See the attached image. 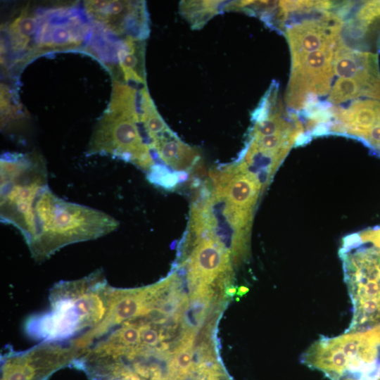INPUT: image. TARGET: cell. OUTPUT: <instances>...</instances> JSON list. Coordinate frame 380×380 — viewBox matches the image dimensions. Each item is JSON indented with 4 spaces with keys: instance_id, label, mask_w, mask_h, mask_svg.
I'll list each match as a JSON object with an SVG mask.
<instances>
[{
    "instance_id": "cell-1",
    "label": "cell",
    "mask_w": 380,
    "mask_h": 380,
    "mask_svg": "<svg viewBox=\"0 0 380 380\" xmlns=\"http://www.w3.org/2000/svg\"><path fill=\"white\" fill-rule=\"evenodd\" d=\"M118 225L108 214L65 201L46 186L32 205L23 237L32 257L42 262L64 246L100 238Z\"/></svg>"
},
{
    "instance_id": "cell-2",
    "label": "cell",
    "mask_w": 380,
    "mask_h": 380,
    "mask_svg": "<svg viewBox=\"0 0 380 380\" xmlns=\"http://www.w3.org/2000/svg\"><path fill=\"white\" fill-rule=\"evenodd\" d=\"M111 288L99 270L57 283L50 291L49 310L31 317L27 331L43 342L69 343L84 335L104 319Z\"/></svg>"
},
{
    "instance_id": "cell-3",
    "label": "cell",
    "mask_w": 380,
    "mask_h": 380,
    "mask_svg": "<svg viewBox=\"0 0 380 380\" xmlns=\"http://www.w3.org/2000/svg\"><path fill=\"white\" fill-rule=\"evenodd\" d=\"M137 99V93L129 88L113 91L109 107L94 130L87 153L108 154L148 173L156 163L139 128L141 120Z\"/></svg>"
},
{
    "instance_id": "cell-4",
    "label": "cell",
    "mask_w": 380,
    "mask_h": 380,
    "mask_svg": "<svg viewBox=\"0 0 380 380\" xmlns=\"http://www.w3.org/2000/svg\"><path fill=\"white\" fill-rule=\"evenodd\" d=\"M344 281L353 306L345 333L365 331L380 325V248L359 246L340 248Z\"/></svg>"
},
{
    "instance_id": "cell-5",
    "label": "cell",
    "mask_w": 380,
    "mask_h": 380,
    "mask_svg": "<svg viewBox=\"0 0 380 380\" xmlns=\"http://www.w3.org/2000/svg\"><path fill=\"white\" fill-rule=\"evenodd\" d=\"M44 160L37 153H7L1 158V220L26 233L32 205L48 186Z\"/></svg>"
},
{
    "instance_id": "cell-6",
    "label": "cell",
    "mask_w": 380,
    "mask_h": 380,
    "mask_svg": "<svg viewBox=\"0 0 380 380\" xmlns=\"http://www.w3.org/2000/svg\"><path fill=\"white\" fill-rule=\"evenodd\" d=\"M80 355L72 342H42L23 352H7L1 358V380H46Z\"/></svg>"
},
{
    "instance_id": "cell-7",
    "label": "cell",
    "mask_w": 380,
    "mask_h": 380,
    "mask_svg": "<svg viewBox=\"0 0 380 380\" xmlns=\"http://www.w3.org/2000/svg\"><path fill=\"white\" fill-rule=\"evenodd\" d=\"M334 46L317 50L292 61L287 102L302 108L310 94L323 95L330 91L334 72Z\"/></svg>"
},
{
    "instance_id": "cell-8",
    "label": "cell",
    "mask_w": 380,
    "mask_h": 380,
    "mask_svg": "<svg viewBox=\"0 0 380 380\" xmlns=\"http://www.w3.org/2000/svg\"><path fill=\"white\" fill-rule=\"evenodd\" d=\"M34 37L36 49L42 50L80 46L89 33V27L81 16L68 8H56L38 18Z\"/></svg>"
},
{
    "instance_id": "cell-9",
    "label": "cell",
    "mask_w": 380,
    "mask_h": 380,
    "mask_svg": "<svg viewBox=\"0 0 380 380\" xmlns=\"http://www.w3.org/2000/svg\"><path fill=\"white\" fill-rule=\"evenodd\" d=\"M143 1H89L87 14L99 24L117 35L142 39L148 32Z\"/></svg>"
},
{
    "instance_id": "cell-10",
    "label": "cell",
    "mask_w": 380,
    "mask_h": 380,
    "mask_svg": "<svg viewBox=\"0 0 380 380\" xmlns=\"http://www.w3.org/2000/svg\"><path fill=\"white\" fill-rule=\"evenodd\" d=\"M333 66L338 78L354 79L380 91L377 54L352 50L339 41L334 55Z\"/></svg>"
},
{
    "instance_id": "cell-11",
    "label": "cell",
    "mask_w": 380,
    "mask_h": 380,
    "mask_svg": "<svg viewBox=\"0 0 380 380\" xmlns=\"http://www.w3.org/2000/svg\"><path fill=\"white\" fill-rule=\"evenodd\" d=\"M207 236L198 240L191 258L190 270L194 278L210 281L227 268L229 255L220 241L208 234Z\"/></svg>"
},
{
    "instance_id": "cell-12",
    "label": "cell",
    "mask_w": 380,
    "mask_h": 380,
    "mask_svg": "<svg viewBox=\"0 0 380 380\" xmlns=\"http://www.w3.org/2000/svg\"><path fill=\"white\" fill-rule=\"evenodd\" d=\"M151 148L163 163L179 171L192 168L201 159L197 150L184 143L175 134L153 142Z\"/></svg>"
},
{
    "instance_id": "cell-13",
    "label": "cell",
    "mask_w": 380,
    "mask_h": 380,
    "mask_svg": "<svg viewBox=\"0 0 380 380\" xmlns=\"http://www.w3.org/2000/svg\"><path fill=\"white\" fill-rule=\"evenodd\" d=\"M117 60L126 82L145 85L144 51L139 39L126 37L120 44Z\"/></svg>"
},
{
    "instance_id": "cell-14",
    "label": "cell",
    "mask_w": 380,
    "mask_h": 380,
    "mask_svg": "<svg viewBox=\"0 0 380 380\" xmlns=\"http://www.w3.org/2000/svg\"><path fill=\"white\" fill-rule=\"evenodd\" d=\"M38 18L28 8L22 10L8 25L12 49L15 51H23L30 48L32 37L36 35L38 27Z\"/></svg>"
},
{
    "instance_id": "cell-15",
    "label": "cell",
    "mask_w": 380,
    "mask_h": 380,
    "mask_svg": "<svg viewBox=\"0 0 380 380\" xmlns=\"http://www.w3.org/2000/svg\"><path fill=\"white\" fill-rule=\"evenodd\" d=\"M222 1H184L179 11L194 29H200L224 8Z\"/></svg>"
},
{
    "instance_id": "cell-16",
    "label": "cell",
    "mask_w": 380,
    "mask_h": 380,
    "mask_svg": "<svg viewBox=\"0 0 380 380\" xmlns=\"http://www.w3.org/2000/svg\"><path fill=\"white\" fill-rule=\"evenodd\" d=\"M355 34L359 38L367 35L372 28L380 25V1H365L356 14Z\"/></svg>"
},
{
    "instance_id": "cell-17",
    "label": "cell",
    "mask_w": 380,
    "mask_h": 380,
    "mask_svg": "<svg viewBox=\"0 0 380 380\" xmlns=\"http://www.w3.org/2000/svg\"><path fill=\"white\" fill-rule=\"evenodd\" d=\"M362 243L366 242H371L375 246L380 248V227L377 229H372L370 230H366L360 234Z\"/></svg>"
},
{
    "instance_id": "cell-18",
    "label": "cell",
    "mask_w": 380,
    "mask_h": 380,
    "mask_svg": "<svg viewBox=\"0 0 380 380\" xmlns=\"http://www.w3.org/2000/svg\"><path fill=\"white\" fill-rule=\"evenodd\" d=\"M248 290H249L248 288H247L246 286H241L240 287H239L236 293L239 296H243V294L246 293L248 291Z\"/></svg>"
},
{
    "instance_id": "cell-19",
    "label": "cell",
    "mask_w": 380,
    "mask_h": 380,
    "mask_svg": "<svg viewBox=\"0 0 380 380\" xmlns=\"http://www.w3.org/2000/svg\"><path fill=\"white\" fill-rule=\"evenodd\" d=\"M227 293L228 294H229L230 296H233L234 295L235 293H237V290L235 287H229L227 290Z\"/></svg>"
}]
</instances>
